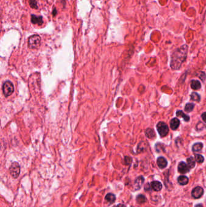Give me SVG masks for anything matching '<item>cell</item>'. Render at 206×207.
<instances>
[{"instance_id":"cell-1","label":"cell","mask_w":206,"mask_h":207,"mask_svg":"<svg viewBox=\"0 0 206 207\" xmlns=\"http://www.w3.org/2000/svg\"><path fill=\"white\" fill-rule=\"evenodd\" d=\"M188 51V45L184 44L173 51L171 56V67L173 70H178L186 61Z\"/></svg>"},{"instance_id":"cell-2","label":"cell","mask_w":206,"mask_h":207,"mask_svg":"<svg viewBox=\"0 0 206 207\" xmlns=\"http://www.w3.org/2000/svg\"><path fill=\"white\" fill-rule=\"evenodd\" d=\"M41 38L38 35H33L29 37L28 40V47L31 49H36L40 47Z\"/></svg>"},{"instance_id":"cell-3","label":"cell","mask_w":206,"mask_h":207,"mask_svg":"<svg viewBox=\"0 0 206 207\" xmlns=\"http://www.w3.org/2000/svg\"><path fill=\"white\" fill-rule=\"evenodd\" d=\"M3 92L5 97H8L14 92V86L10 81H5L3 86Z\"/></svg>"},{"instance_id":"cell-4","label":"cell","mask_w":206,"mask_h":207,"mask_svg":"<svg viewBox=\"0 0 206 207\" xmlns=\"http://www.w3.org/2000/svg\"><path fill=\"white\" fill-rule=\"evenodd\" d=\"M157 131L161 137H164L169 133V127L164 122H159L157 125Z\"/></svg>"},{"instance_id":"cell-5","label":"cell","mask_w":206,"mask_h":207,"mask_svg":"<svg viewBox=\"0 0 206 207\" xmlns=\"http://www.w3.org/2000/svg\"><path fill=\"white\" fill-rule=\"evenodd\" d=\"M9 171L11 176L15 178L16 179L20 174V166L16 162H14L12 164L9 168Z\"/></svg>"},{"instance_id":"cell-6","label":"cell","mask_w":206,"mask_h":207,"mask_svg":"<svg viewBox=\"0 0 206 207\" xmlns=\"http://www.w3.org/2000/svg\"><path fill=\"white\" fill-rule=\"evenodd\" d=\"M204 194V190L201 186H196L193 189L192 191V195L195 199L200 198Z\"/></svg>"},{"instance_id":"cell-7","label":"cell","mask_w":206,"mask_h":207,"mask_svg":"<svg viewBox=\"0 0 206 207\" xmlns=\"http://www.w3.org/2000/svg\"><path fill=\"white\" fill-rule=\"evenodd\" d=\"M178 170L181 174H186L190 170V168L184 162H181L178 166Z\"/></svg>"},{"instance_id":"cell-8","label":"cell","mask_w":206,"mask_h":207,"mask_svg":"<svg viewBox=\"0 0 206 207\" xmlns=\"http://www.w3.org/2000/svg\"><path fill=\"white\" fill-rule=\"evenodd\" d=\"M31 22L33 24H37L39 25H41L44 23L42 16L32 14L31 15Z\"/></svg>"},{"instance_id":"cell-9","label":"cell","mask_w":206,"mask_h":207,"mask_svg":"<svg viewBox=\"0 0 206 207\" xmlns=\"http://www.w3.org/2000/svg\"><path fill=\"white\" fill-rule=\"evenodd\" d=\"M145 181V179L143 176H139L138 177L136 181H135L134 182V190H140L141 188V186H142L143 182Z\"/></svg>"},{"instance_id":"cell-10","label":"cell","mask_w":206,"mask_h":207,"mask_svg":"<svg viewBox=\"0 0 206 207\" xmlns=\"http://www.w3.org/2000/svg\"><path fill=\"white\" fill-rule=\"evenodd\" d=\"M157 165L161 169H163L166 167L167 165V162L166 159L163 157H159L157 160Z\"/></svg>"},{"instance_id":"cell-11","label":"cell","mask_w":206,"mask_h":207,"mask_svg":"<svg viewBox=\"0 0 206 207\" xmlns=\"http://www.w3.org/2000/svg\"><path fill=\"white\" fill-rule=\"evenodd\" d=\"M180 124V121L178 118H173L170 122V127L172 128V130H175L178 128Z\"/></svg>"},{"instance_id":"cell-12","label":"cell","mask_w":206,"mask_h":207,"mask_svg":"<svg viewBox=\"0 0 206 207\" xmlns=\"http://www.w3.org/2000/svg\"><path fill=\"white\" fill-rule=\"evenodd\" d=\"M145 135L146 136V137L149 139H154L156 136L155 131L150 128H147L145 130Z\"/></svg>"},{"instance_id":"cell-13","label":"cell","mask_w":206,"mask_h":207,"mask_svg":"<svg viewBox=\"0 0 206 207\" xmlns=\"http://www.w3.org/2000/svg\"><path fill=\"white\" fill-rule=\"evenodd\" d=\"M151 187L156 191H159L162 188V184L158 181H153L151 183Z\"/></svg>"},{"instance_id":"cell-14","label":"cell","mask_w":206,"mask_h":207,"mask_svg":"<svg viewBox=\"0 0 206 207\" xmlns=\"http://www.w3.org/2000/svg\"><path fill=\"white\" fill-rule=\"evenodd\" d=\"M115 199H116V197H115V195L113 193H108L105 196V200L109 204H113L115 202Z\"/></svg>"},{"instance_id":"cell-15","label":"cell","mask_w":206,"mask_h":207,"mask_svg":"<svg viewBox=\"0 0 206 207\" xmlns=\"http://www.w3.org/2000/svg\"><path fill=\"white\" fill-rule=\"evenodd\" d=\"M178 182L180 185H185L188 184V183L189 182V179L188 177L185 176H180L178 178Z\"/></svg>"},{"instance_id":"cell-16","label":"cell","mask_w":206,"mask_h":207,"mask_svg":"<svg viewBox=\"0 0 206 207\" xmlns=\"http://www.w3.org/2000/svg\"><path fill=\"white\" fill-rule=\"evenodd\" d=\"M191 88L194 90H199L201 87V83L198 80H192L191 81Z\"/></svg>"},{"instance_id":"cell-17","label":"cell","mask_w":206,"mask_h":207,"mask_svg":"<svg viewBox=\"0 0 206 207\" xmlns=\"http://www.w3.org/2000/svg\"><path fill=\"white\" fill-rule=\"evenodd\" d=\"M176 115L178 116V117H182L184 120L186 122H188L190 120V117L188 116L186 114L184 113V112L181 110H178L176 112Z\"/></svg>"},{"instance_id":"cell-18","label":"cell","mask_w":206,"mask_h":207,"mask_svg":"<svg viewBox=\"0 0 206 207\" xmlns=\"http://www.w3.org/2000/svg\"><path fill=\"white\" fill-rule=\"evenodd\" d=\"M203 147V144L201 143V142H198V143H195L192 146V150L193 151H195V152L199 151L202 150Z\"/></svg>"},{"instance_id":"cell-19","label":"cell","mask_w":206,"mask_h":207,"mask_svg":"<svg viewBox=\"0 0 206 207\" xmlns=\"http://www.w3.org/2000/svg\"><path fill=\"white\" fill-rule=\"evenodd\" d=\"M187 162H188V165L190 169H193L195 166V160L193 157H190L187 159Z\"/></svg>"},{"instance_id":"cell-20","label":"cell","mask_w":206,"mask_h":207,"mask_svg":"<svg viewBox=\"0 0 206 207\" xmlns=\"http://www.w3.org/2000/svg\"><path fill=\"white\" fill-rule=\"evenodd\" d=\"M195 107V104H192V103H188L185 106V107H184V110L186 112L188 113H189L190 112H192L193 110H194Z\"/></svg>"},{"instance_id":"cell-21","label":"cell","mask_w":206,"mask_h":207,"mask_svg":"<svg viewBox=\"0 0 206 207\" xmlns=\"http://www.w3.org/2000/svg\"><path fill=\"white\" fill-rule=\"evenodd\" d=\"M190 98H191V99L192 101H196V102H199V101H200V99H201L200 96H199L196 92H193L190 95Z\"/></svg>"},{"instance_id":"cell-22","label":"cell","mask_w":206,"mask_h":207,"mask_svg":"<svg viewBox=\"0 0 206 207\" xmlns=\"http://www.w3.org/2000/svg\"><path fill=\"white\" fill-rule=\"evenodd\" d=\"M137 202L138 204H143L145 202H146V197L143 195H139L137 196V199H136Z\"/></svg>"},{"instance_id":"cell-23","label":"cell","mask_w":206,"mask_h":207,"mask_svg":"<svg viewBox=\"0 0 206 207\" xmlns=\"http://www.w3.org/2000/svg\"><path fill=\"white\" fill-rule=\"evenodd\" d=\"M195 160L197 162L199 163V164L203 163L204 160V157L202 156V155L199 154H196L195 155Z\"/></svg>"},{"instance_id":"cell-24","label":"cell","mask_w":206,"mask_h":207,"mask_svg":"<svg viewBox=\"0 0 206 207\" xmlns=\"http://www.w3.org/2000/svg\"><path fill=\"white\" fill-rule=\"evenodd\" d=\"M29 1L31 8L34 9H37L38 8L36 0H29Z\"/></svg>"},{"instance_id":"cell-25","label":"cell","mask_w":206,"mask_h":207,"mask_svg":"<svg viewBox=\"0 0 206 207\" xmlns=\"http://www.w3.org/2000/svg\"><path fill=\"white\" fill-rule=\"evenodd\" d=\"M125 162L126 165H130L132 162V158L130 156H126L125 158Z\"/></svg>"},{"instance_id":"cell-26","label":"cell","mask_w":206,"mask_h":207,"mask_svg":"<svg viewBox=\"0 0 206 207\" xmlns=\"http://www.w3.org/2000/svg\"><path fill=\"white\" fill-rule=\"evenodd\" d=\"M198 77H199V78H200L203 81H204V80L205 79V77H206V75H205V73L204 72H200V73H199V75H198Z\"/></svg>"},{"instance_id":"cell-27","label":"cell","mask_w":206,"mask_h":207,"mask_svg":"<svg viewBox=\"0 0 206 207\" xmlns=\"http://www.w3.org/2000/svg\"><path fill=\"white\" fill-rule=\"evenodd\" d=\"M151 190V187H150V184L149 183H147V184H146V185L145 186V191H150Z\"/></svg>"},{"instance_id":"cell-28","label":"cell","mask_w":206,"mask_h":207,"mask_svg":"<svg viewBox=\"0 0 206 207\" xmlns=\"http://www.w3.org/2000/svg\"><path fill=\"white\" fill-rule=\"evenodd\" d=\"M201 117H202V119L206 123V112L205 113H203L201 115Z\"/></svg>"},{"instance_id":"cell-29","label":"cell","mask_w":206,"mask_h":207,"mask_svg":"<svg viewBox=\"0 0 206 207\" xmlns=\"http://www.w3.org/2000/svg\"><path fill=\"white\" fill-rule=\"evenodd\" d=\"M57 14V11L56 10V9L55 8V7H54L53 8V12H52V14H53V16H55Z\"/></svg>"},{"instance_id":"cell-30","label":"cell","mask_w":206,"mask_h":207,"mask_svg":"<svg viewBox=\"0 0 206 207\" xmlns=\"http://www.w3.org/2000/svg\"><path fill=\"white\" fill-rule=\"evenodd\" d=\"M114 207H126V205H125L124 204H118V205H116V206H114Z\"/></svg>"},{"instance_id":"cell-31","label":"cell","mask_w":206,"mask_h":207,"mask_svg":"<svg viewBox=\"0 0 206 207\" xmlns=\"http://www.w3.org/2000/svg\"><path fill=\"white\" fill-rule=\"evenodd\" d=\"M195 207H203V206L201 204H198L195 206Z\"/></svg>"}]
</instances>
